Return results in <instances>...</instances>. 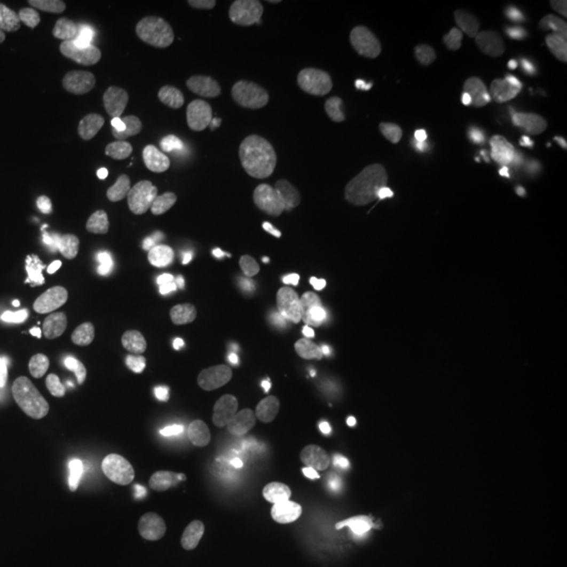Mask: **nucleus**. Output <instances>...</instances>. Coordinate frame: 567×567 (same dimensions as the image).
<instances>
[{
    "label": "nucleus",
    "mask_w": 567,
    "mask_h": 567,
    "mask_svg": "<svg viewBox=\"0 0 567 567\" xmlns=\"http://www.w3.org/2000/svg\"><path fill=\"white\" fill-rule=\"evenodd\" d=\"M13 121H17V102L7 89H0V130H7Z\"/></svg>",
    "instance_id": "aec40b11"
},
{
    "label": "nucleus",
    "mask_w": 567,
    "mask_h": 567,
    "mask_svg": "<svg viewBox=\"0 0 567 567\" xmlns=\"http://www.w3.org/2000/svg\"><path fill=\"white\" fill-rule=\"evenodd\" d=\"M394 457H398V439L382 423L334 425L316 442V464L344 480L382 476L394 464Z\"/></svg>",
    "instance_id": "9b49d317"
},
{
    "label": "nucleus",
    "mask_w": 567,
    "mask_h": 567,
    "mask_svg": "<svg viewBox=\"0 0 567 567\" xmlns=\"http://www.w3.org/2000/svg\"><path fill=\"white\" fill-rule=\"evenodd\" d=\"M406 102L429 126L476 145L505 142L524 117L511 73L466 48H445L416 63L406 76Z\"/></svg>",
    "instance_id": "f257e3e1"
},
{
    "label": "nucleus",
    "mask_w": 567,
    "mask_h": 567,
    "mask_svg": "<svg viewBox=\"0 0 567 567\" xmlns=\"http://www.w3.org/2000/svg\"><path fill=\"white\" fill-rule=\"evenodd\" d=\"M237 102V73L203 54H177L158 85V107L189 123H218Z\"/></svg>",
    "instance_id": "0eeeda50"
},
{
    "label": "nucleus",
    "mask_w": 567,
    "mask_h": 567,
    "mask_svg": "<svg viewBox=\"0 0 567 567\" xmlns=\"http://www.w3.org/2000/svg\"><path fill=\"white\" fill-rule=\"evenodd\" d=\"M324 567H391V536L382 524H363L347 548Z\"/></svg>",
    "instance_id": "dca6fc26"
},
{
    "label": "nucleus",
    "mask_w": 567,
    "mask_h": 567,
    "mask_svg": "<svg viewBox=\"0 0 567 567\" xmlns=\"http://www.w3.org/2000/svg\"><path fill=\"white\" fill-rule=\"evenodd\" d=\"M85 13L142 39L181 41L199 25L196 7L183 0H85Z\"/></svg>",
    "instance_id": "f8f14e48"
},
{
    "label": "nucleus",
    "mask_w": 567,
    "mask_h": 567,
    "mask_svg": "<svg viewBox=\"0 0 567 567\" xmlns=\"http://www.w3.org/2000/svg\"><path fill=\"white\" fill-rule=\"evenodd\" d=\"M558 353H561V372L567 379V316L561 319V331H558Z\"/></svg>",
    "instance_id": "412c9836"
},
{
    "label": "nucleus",
    "mask_w": 567,
    "mask_h": 567,
    "mask_svg": "<svg viewBox=\"0 0 567 567\" xmlns=\"http://www.w3.org/2000/svg\"><path fill=\"white\" fill-rule=\"evenodd\" d=\"M334 379L350 394H372L375 391V372L369 369L363 353H338L334 357Z\"/></svg>",
    "instance_id": "a211bd4d"
},
{
    "label": "nucleus",
    "mask_w": 567,
    "mask_h": 567,
    "mask_svg": "<svg viewBox=\"0 0 567 567\" xmlns=\"http://www.w3.org/2000/svg\"><path fill=\"white\" fill-rule=\"evenodd\" d=\"M290 527H293V533H297L300 539H312V536L322 533L324 511L319 505H312V502H306V505H300L290 514Z\"/></svg>",
    "instance_id": "6ab92c4d"
},
{
    "label": "nucleus",
    "mask_w": 567,
    "mask_h": 567,
    "mask_svg": "<svg viewBox=\"0 0 567 567\" xmlns=\"http://www.w3.org/2000/svg\"><path fill=\"white\" fill-rule=\"evenodd\" d=\"M363 360L375 372V391L350 394L341 385L334 391V401L347 416H353V423H375V416H382L388 410L420 401L425 388V365L413 350L379 347V350H369Z\"/></svg>",
    "instance_id": "9d476101"
},
{
    "label": "nucleus",
    "mask_w": 567,
    "mask_h": 567,
    "mask_svg": "<svg viewBox=\"0 0 567 567\" xmlns=\"http://www.w3.org/2000/svg\"><path fill=\"white\" fill-rule=\"evenodd\" d=\"M312 375V353L293 341H265L249 350L234 375V401L252 423L275 420Z\"/></svg>",
    "instance_id": "423d86ee"
},
{
    "label": "nucleus",
    "mask_w": 567,
    "mask_h": 567,
    "mask_svg": "<svg viewBox=\"0 0 567 567\" xmlns=\"http://www.w3.org/2000/svg\"><path fill=\"white\" fill-rule=\"evenodd\" d=\"M181 155L193 171L246 196H281L303 177V152L290 140H234L221 123H189L181 133Z\"/></svg>",
    "instance_id": "f03ea898"
},
{
    "label": "nucleus",
    "mask_w": 567,
    "mask_h": 567,
    "mask_svg": "<svg viewBox=\"0 0 567 567\" xmlns=\"http://www.w3.org/2000/svg\"><path fill=\"white\" fill-rule=\"evenodd\" d=\"M435 498L457 517L483 520L498 514L511 498V480L498 464L466 442L464 435H442L425 457Z\"/></svg>",
    "instance_id": "39448f33"
},
{
    "label": "nucleus",
    "mask_w": 567,
    "mask_h": 567,
    "mask_svg": "<svg viewBox=\"0 0 567 567\" xmlns=\"http://www.w3.org/2000/svg\"><path fill=\"white\" fill-rule=\"evenodd\" d=\"M61 73L54 39L0 7V89L10 95H51Z\"/></svg>",
    "instance_id": "1a4fd4ad"
},
{
    "label": "nucleus",
    "mask_w": 567,
    "mask_h": 567,
    "mask_svg": "<svg viewBox=\"0 0 567 567\" xmlns=\"http://www.w3.org/2000/svg\"><path fill=\"white\" fill-rule=\"evenodd\" d=\"M287 252L278 218L259 212H212L186 237L189 265L221 284H252L268 278Z\"/></svg>",
    "instance_id": "7ed1b4c3"
},
{
    "label": "nucleus",
    "mask_w": 567,
    "mask_h": 567,
    "mask_svg": "<svg viewBox=\"0 0 567 567\" xmlns=\"http://www.w3.org/2000/svg\"><path fill=\"white\" fill-rule=\"evenodd\" d=\"M54 51L61 66L73 70L89 85H104L121 70V44L95 22H73L54 35Z\"/></svg>",
    "instance_id": "ddd939ff"
},
{
    "label": "nucleus",
    "mask_w": 567,
    "mask_h": 567,
    "mask_svg": "<svg viewBox=\"0 0 567 567\" xmlns=\"http://www.w3.org/2000/svg\"><path fill=\"white\" fill-rule=\"evenodd\" d=\"M391 567H473L466 561L464 555L451 543H442V539H429V543H420L406 551L401 561H394Z\"/></svg>",
    "instance_id": "f3484780"
},
{
    "label": "nucleus",
    "mask_w": 567,
    "mask_h": 567,
    "mask_svg": "<svg viewBox=\"0 0 567 567\" xmlns=\"http://www.w3.org/2000/svg\"><path fill=\"white\" fill-rule=\"evenodd\" d=\"M473 293L488 312L514 324H539L551 312V287L536 265L511 256H495L480 265L473 278Z\"/></svg>",
    "instance_id": "6e6552de"
},
{
    "label": "nucleus",
    "mask_w": 567,
    "mask_h": 567,
    "mask_svg": "<svg viewBox=\"0 0 567 567\" xmlns=\"http://www.w3.org/2000/svg\"><path fill=\"white\" fill-rule=\"evenodd\" d=\"M558 256H561V262L567 265V237L561 240V244H558Z\"/></svg>",
    "instance_id": "4be33fe9"
},
{
    "label": "nucleus",
    "mask_w": 567,
    "mask_h": 567,
    "mask_svg": "<svg viewBox=\"0 0 567 567\" xmlns=\"http://www.w3.org/2000/svg\"><path fill=\"white\" fill-rule=\"evenodd\" d=\"M565 13H567V3H565Z\"/></svg>",
    "instance_id": "5701e85b"
},
{
    "label": "nucleus",
    "mask_w": 567,
    "mask_h": 567,
    "mask_svg": "<svg viewBox=\"0 0 567 567\" xmlns=\"http://www.w3.org/2000/svg\"><path fill=\"white\" fill-rule=\"evenodd\" d=\"M480 439L495 457H514L524 451H543L551 435H548V425L543 423V416H536L527 406L507 404L492 410L483 420Z\"/></svg>",
    "instance_id": "2eb2a0df"
},
{
    "label": "nucleus",
    "mask_w": 567,
    "mask_h": 567,
    "mask_svg": "<svg viewBox=\"0 0 567 567\" xmlns=\"http://www.w3.org/2000/svg\"><path fill=\"white\" fill-rule=\"evenodd\" d=\"M385 278L353 259H328L309 284L316 331L334 353H360L385 309Z\"/></svg>",
    "instance_id": "20e7f679"
},
{
    "label": "nucleus",
    "mask_w": 567,
    "mask_h": 567,
    "mask_svg": "<svg viewBox=\"0 0 567 567\" xmlns=\"http://www.w3.org/2000/svg\"><path fill=\"white\" fill-rule=\"evenodd\" d=\"M284 111V92L278 82L262 73H237V102L230 114L218 121L234 140H265Z\"/></svg>",
    "instance_id": "4468645a"
}]
</instances>
